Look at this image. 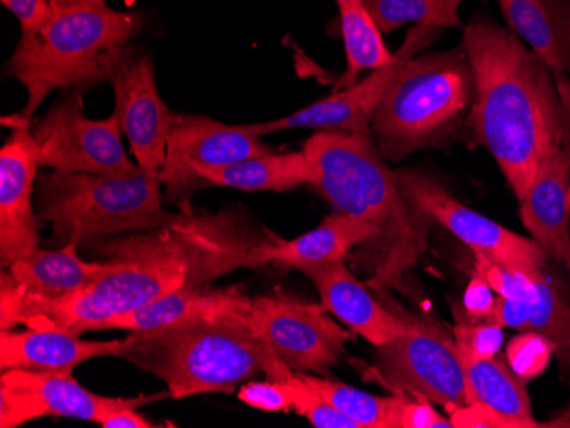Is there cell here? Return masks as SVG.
I'll use <instances>...</instances> for the list:
<instances>
[{"label": "cell", "instance_id": "31", "mask_svg": "<svg viewBox=\"0 0 570 428\" xmlns=\"http://www.w3.org/2000/svg\"><path fill=\"white\" fill-rule=\"evenodd\" d=\"M475 270L494 292L505 299L528 300L537 293L534 271L518 270L475 255ZM538 271V270H537Z\"/></svg>", "mask_w": 570, "mask_h": 428}, {"label": "cell", "instance_id": "20", "mask_svg": "<svg viewBox=\"0 0 570 428\" xmlns=\"http://www.w3.org/2000/svg\"><path fill=\"white\" fill-rule=\"evenodd\" d=\"M458 348L466 376V405L483 415L487 427H540L533 417L524 379L495 357L475 356L461 345Z\"/></svg>", "mask_w": 570, "mask_h": 428}, {"label": "cell", "instance_id": "34", "mask_svg": "<svg viewBox=\"0 0 570 428\" xmlns=\"http://www.w3.org/2000/svg\"><path fill=\"white\" fill-rule=\"evenodd\" d=\"M238 398L239 401L246 402L256 410L284 411V414L294 410L289 388L272 379L245 382L239 386Z\"/></svg>", "mask_w": 570, "mask_h": 428}, {"label": "cell", "instance_id": "38", "mask_svg": "<svg viewBox=\"0 0 570 428\" xmlns=\"http://www.w3.org/2000/svg\"><path fill=\"white\" fill-rule=\"evenodd\" d=\"M99 427L102 428H154L159 425L147 420L146 417L137 411V408H125V410L114 411L101 421Z\"/></svg>", "mask_w": 570, "mask_h": 428}, {"label": "cell", "instance_id": "2", "mask_svg": "<svg viewBox=\"0 0 570 428\" xmlns=\"http://www.w3.org/2000/svg\"><path fill=\"white\" fill-rule=\"evenodd\" d=\"M475 88L466 129L489 149L518 200L570 121V79L556 78L518 34L487 18L463 28Z\"/></svg>", "mask_w": 570, "mask_h": 428}, {"label": "cell", "instance_id": "19", "mask_svg": "<svg viewBox=\"0 0 570 428\" xmlns=\"http://www.w3.org/2000/svg\"><path fill=\"white\" fill-rule=\"evenodd\" d=\"M121 340L88 341L73 331L50 326L24 331H0V369L72 372L99 357H115Z\"/></svg>", "mask_w": 570, "mask_h": 428}, {"label": "cell", "instance_id": "39", "mask_svg": "<svg viewBox=\"0 0 570 428\" xmlns=\"http://www.w3.org/2000/svg\"><path fill=\"white\" fill-rule=\"evenodd\" d=\"M540 427L570 428V405L560 410V414L553 415L549 420L540 421Z\"/></svg>", "mask_w": 570, "mask_h": 428}, {"label": "cell", "instance_id": "7", "mask_svg": "<svg viewBox=\"0 0 570 428\" xmlns=\"http://www.w3.org/2000/svg\"><path fill=\"white\" fill-rule=\"evenodd\" d=\"M161 180L140 169L130 176L51 171L38 175V219L53 226L63 245L161 228L176 213L163 207Z\"/></svg>", "mask_w": 570, "mask_h": 428}, {"label": "cell", "instance_id": "6", "mask_svg": "<svg viewBox=\"0 0 570 428\" xmlns=\"http://www.w3.org/2000/svg\"><path fill=\"white\" fill-rule=\"evenodd\" d=\"M472 63L464 48L410 59L374 113L371 133L381 155L399 162L453 139L472 108Z\"/></svg>", "mask_w": 570, "mask_h": 428}, {"label": "cell", "instance_id": "35", "mask_svg": "<svg viewBox=\"0 0 570 428\" xmlns=\"http://www.w3.org/2000/svg\"><path fill=\"white\" fill-rule=\"evenodd\" d=\"M454 427L451 418L435 411L431 402L425 399L409 398L400 410L396 428H451Z\"/></svg>", "mask_w": 570, "mask_h": 428}, {"label": "cell", "instance_id": "28", "mask_svg": "<svg viewBox=\"0 0 570 428\" xmlns=\"http://www.w3.org/2000/svg\"><path fill=\"white\" fill-rule=\"evenodd\" d=\"M381 33L417 22L419 27L450 30L461 28L460 8L464 0H364Z\"/></svg>", "mask_w": 570, "mask_h": 428}, {"label": "cell", "instance_id": "22", "mask_svg": "<svg viewBox=\"0 0 570 428\" xmlns=\"http://www.w3.org/2000/svg\"><path fill=\"white\" fill-rule=\"evenodd\" d=\"M12 381L24 386L33 392L35 398L43 408L45 417L73 418V420L92 421L101 425V421L125 408H140L149 402L169 396L161 395L139 396V398H110L89 391L85 386L70 376V372H37V370H2Z\"/></svg>", "mask_w": 570, "mask_h": 428}, {"label": "cell", "instance_id": "32", "mask_svg": "<svg viewBox=\"0 0 570 428\" xmlns=\"http://www.w3.org/2000/svg\"><path fill=\"white\" fill-rule=\"evenodd\" d=\"M550 12V38L541 60L550 67L556 78L570 79V0H546Z\"/></svg>", "mask_w": 570, "mask_h": 428}, {"label": "cell", "instance_id": "8", "mask_svg": "<svg viewBox=\"0 0 570 428\" xmlns=\"http://www.w3.org/2000/svg\"><path fill=\"white\" fill-rule=\"evenodd\" d=\"M395 315L405 322L406 331L376 347L373 366L364 377L380 381L393 395L425 399L451 414L464 407L466 376L456 340L428 319L403 311Z\"/></svg>", "mask_w": 570, "mask_h": 428}, {"label": "cell", "instance_id": "24", "mask_svg": "<svg viewBox=\"0 0 570 428\" xmlns=\"http://www.w3.org/2000/svg\"><path fill=\"white\" fill-rule=\"evenodd\" d=\"M204 187H226L243 191H293L309 183L311 168L304 150L287 155H264L235 165L200 172Z\"/></svg>", "mask_w": 570, "mask_h": 428}, {"label": "cell", "instance_id": "37", "mask_svg": "<svg viewBox=\"0 0 570 428\" xmlns=\"http://www.w3.org/2000/svg\"><path fill=\"white\" fill-rule=\"evenodd\" d=\"M18 18L21 31L38 27L48 12L50 0H0Z\"/></svg>", "mask_w": 570, "mask_h": 428}, {"label": "cell", "instance_id": "33", "mask_svg": "<svg viewBox=\"0 0 570 428\" xmlns=\"http://www.w3.org/2000/svg\"><path fill=\"white\" fill-rule=\"evenodd\" d=\"M456 326H454V340L461 347L469 348L479 357H495L504 344V334L501 325L494 321H483L482 319L470 318L463 311V316H458Z\"/></svg>", "mask_w": 570, "mask_h": 428}, {"label": "cell", "instance_id": "23", "mask_svg": "<svg viewBox=\"0 0 570 428\" xmlns=\"http://www.w3.org/2000/svg\"><path fill=\"white\" fill-rule=\"evenodd\" d=\"M373 236V228L333 210L318 228L293 241H278L265 251V263L301 270L309 265L345 261L348 255Z\"/></svg>", "mask_w": 570, "mask_h": 428}, {"label": "cell", "instance_id": "1", "mask_svg": "<svg viewBox=\"0 0 570 428\" xmlns=\"http://www.w3.org/2000/svg\"><path fill=\"white\" fill-rule=\"evenodd\" d=\"M278 236L252 226L229 210L214 216L176 213L171 222L146 235L95 239L82 245L115 263L66 302L48 308L26 328H63L73 334L99 326L179 289L207 286L238 268L264 267Z\"/></svg>", "mask_w": 570, "mask_h": 428}, {"label": "cell", "instance_id": "10", "mask_svg": "<svg viewBox=\"0 0 570 428\" xmlns=\"http://www.w3.org/2000/svg\"><path fill=\"white\" fill-rule=\"evenodd\" d=\"M40 168L60 172L130 176L140 171L121 142L117 115L92 120L85 115L79 92L59 99L31 125Z\"/></svg>", "mask_w": 570, "mask_h": 428}, {"label": "cell", "instance_id": "14", "mask_svg": "<svg viewBox=\"0 0 570 428\" xmlns=\"http://www.w3.org/2000/svg\"><path fill=\"white\" fill-rule=\"evenodd\" d=\"M108 82L115 92V115L137 165L159 178L175 113L159 94L153 59L127 44L115 56Z\"/></svg>", "mask_w": 570, "mask_h": 428}, {"label": "cell", "instance_id": "36", "mask_svg": "<svg viewBox=\"0 0 570 428\" xmlns=\"http://www.w3.org/2000/svg\"><path fill=\"white\" fill-rule=\"evenodd\" d=\"M494 290L485 279L475 275V279L466 287L463 297V311L473 319H487L489 321L495 308Z\"/></svg>", "mask_w": 570, "mask_h": 428}, {"label": "cell", "instance_id": "27", "mask_svg": "<svg viewBox=\"0 0 570 428\" xmlns=\"http://www.w3.org/2000/svg\"><path fill=\"white\" fill-rule=\"evenodd\" d=\"M546 268L534 271L537 293L527 300L524 331H534L552 340L560 362L570 366V299L567 289L547 273Z\"/></svg>", "mask_w": 570, "mask_h": 428}, {"label": "cell", "instance_id": "3", "mask_svg": "<svg viewBox=\"0 0 570 428\" xmlns=\"http://www.w3.org/2000/svg\"><path fill=\"white\" fill-rule=\"evenodd\" d=\"M303 150L311 168L307 185L335 212L373 228V236L348 255L352 270L376 292L406 293V277L428 251L435 222L403 197L373 133L322 130Z\"/></svg>", "mask_w": 570, "mask_h": 428}, {"label": "cell", "instance_id": "26", "mask_svg": "<svg viewBox=\"0 0 570 428\" xmlns=\"http://www.w3.org/2000/svg\"><path fill=\"white\" fill-rule=\"evenodd\" d=\"M306 385L333 408L354 420L358 428H396L400 410L409 396H376L336 382L328 377L299 372Z\"/></svg>", "mask_w": 570, "mask_h": 428}, {"label": "cell", "instance_id": "9", "mask_svg": "<svg viewBox=\"0 0 570 428\" xmlns=\"http://www.w3.org/2000/svg\"><path fill=\"white\" fill-rule=\"evenodd\" d=\"M246 322L256 337L294 372L330 377L345 357L352 338L330 318L323 305L304 302L282 292L252 297Z\"/></svg>", "mask_w": 570, "mask_h": 428}, {"label": "cell", "instance_id": "13", "mask_svg": "<svg viewBox=\"0 0 570 428\" xmlns=\"http://www.w3.org/2000/svg\"><path fill=\"white\" fill-rule=\"evenodd\" d=\"M271 152L274 150L249 133L245 125H226L213 118L175 113L165 165L159 172L166 200L187 210L190 198L205 188L202 171Z\"/></svg>", "mask_w": 570, "mask_h": 428}, {"label": "cell", "instance_id": "4", "mask_svg": "<svg viewBox=\"0 0 570 428\" xmlns=\"http://www.w3.org/2000/svg\"><path fill=\"white\" fill-rule=\"evenodd\" d=\"M137 12L111 9L105 0L50 9L47 18L21 31L8 73L28 92L21 117L33 120L53 91L79 92L108 81L111 62L142 31Z\"/></svg>", "mask_w": 570, "mask_h": 428}, {"label": "cell", "instance_id": "41", "mask_svg": "<svg viewBox=\"0 0 570 428\" xmlns=\"http://www.w3.org/2000/svg\"><path fill=\"white\" fill-rule=\"evenodd\" d=\"M569 209H570V187H569Z\"/></svg>", "mask_w": 570, "mask_h": 428}, {"label": "cell", "instance_id": "15", "mask_svg": "<svg viewBox=\"0 0 570 428\" xmlns=\"http://www.w3.org/2000/svg\"><path fill=\"white\" fill-rule=\"evenodd\" d=\"M438 28L417 27L410 30L405 43L395 53V60L386 67L371 72L370 78L348 86L341 91L333 92L328 98L320 99L309 107L301 108L294 113L277 120L264 121V123L245 125L246 130L253 136L262 137L268 133L282 132L294 129H322L345 130V132H371L374 113L380 108L387 89L399 78L405 63L417 53L419 48L428 44L435 34Z\"/></svg>", "mask_w": 570, "mask_h": 428}, {"label": "cell", "instance_id": "17", "mask_svg": "<svg viewBox=\"0 0 570 428\" xmlns=\"http://www.w3.org/2000/svg\"><path fill=\"white\" fill-rule=\"evenodd\" d=\"M570 121L550 158L520 200V213L531 238L550 258L570 270Z\"/></svg>", "mask_w": 570, "mask_h": 428}, {"label": "cell", "instance_id": "25", "mask_svg": "<svg viewBox=\"0 0 570 428\" xmlns=\"http://www.w3.org/2000/svg\"><path fill=\"white\" fill-rule=\"evenodd\" d=\"M341 14L342 38H344L347 70L336 82L335 91L355 84L362 70H374L392 63L393 56L384 44L383 33L371 16L364 0H335Z\"/></svg>", "mask_w": 570, "mask_h": 428}, {"label": "cell", "instance_id": "21", "mask_svg": "<svg viewBox=\"0 0 570 428\" xmlns=\"http://www.w3.org/2000/svg\"><path fill=\"white\" fill-rule=\"evenodd\" d=\"M252 306V297L242 287L213 289L200 286L194 289H179L168 293L137 311L111 319L99 326L102 330L149 331L190 321L198 318H217L226 315H246Z\"/></svg>", "mask_w": 570, "mask_h": 428}, {"label": "cell", "instance_id": "11", "mask_svg": "<svg viewBox=\"0 0 570 428\" xmlns=\"http://www.w3.org/2000/svg\"><path fill=\"white\" fill-rule=\"evenodd\" d=\"M400 190L410 206L472 249L473 255L523 271L549 265L550 255L533 238L515 235L508 228L464 206L434 176L417 169L396 171Z\"/></svg>", "mask_w": 570, "mask_h": 428}, {"label": "cell", "instance_id": "18", "mask_svg": "<svg viewBox=\"0 0 570 428\" xmlns=\"http://www.w3.org/2000/svg\"><path fill=\"white\" fill-rule=\"evenodd\" d=\"M299 271L315 283L322 305L351 328L352 334L366 338L374 347L390 344L402 337L406 325L371 296L370 287L358 282L344 261L309 265Z\"/></svg>", "mask_w": 570, "mask_h": 428}, {"label": "cell", "instance_id": "16", "mask_svg": "<svg viewBox=\"0 0 570 428\" xmlns=\"http://www.w3.org/2000/svg\"><path fill=\"white\" fill-rule=\"evenodd\" d=\"M11 136L0 150V265L9 268L40 248L38 213L33 195L38 181L37 158L31 125L21 115L4 118Z\"/></svg>", "mask_w": 570, "mask_h": 428}, {"label": "cell", "instance_id": "29", "mask_svg": "<svg viewBox=\"0 0 570 428\" xmlns=\"http://www.w3.org/2000/svg\"><path fill=\"white\" fill-rule=\"evenodd\" d=\"M281 385L287 386L293 396L294 410L306 418L313 427L318 428H358L351 418L333 408L318 392L306 385L299 372L285 377Z\"/></svg>", "mask_w": 570, "mask_h": 428}, {"label": "cell", "instance_id": "5", "mask_svg": "<svg viewBox=\"0 0 570 428\" xmlns=\"http://www.w3.org/2000/svg\"><path fill=\"white\" fill-rule=\"evenodd\" d=\"M246 315L134 331L121 340L115 357L161 379L175 399L207 392L229 395L264 374L265 360L274 354L253 334Z\"/></svg>", "mask_w": 570, "mask_h": 428}, {"label": "cell", "instance_id": "12", "mask_svg": "<svg viewBox=\"0 0 570 428\" xmlns=\"http://www.w3.org/2000/svg\"><path fill=\"white\" fill-rule=\"evenodd\" d=\"M79 239L60 249L38 248L0 275V331L30 325L48 308L66 302L114 270L111 261H86L77 253Z\"/></svg>", "mask_w": 570, "mask_h": 428}, {"label": "cell", "instance_id": "40", "mask_svg": "<svg viewBox=\"0 0 570 428\" xmlns=\"http://www.w3.org/2000/svg\"><path fill=\"white\" fill-rule=\"evenodd\" d=\"M91 2H98V0H50V8H72V6L91 4Z\"/></svg>", "mask_w": 570, "mask_h": 428}, {"label": "cell", "instance_id": "30", "mask_svg": "<svg viewBox=\"0 0 570 428\" xmlns=\"http://www.w3.org/2000/svg\"><path fill=\"white\" fill-rule=\"evenodd\" d=\"M505 354H508L509 367L521 379L530 381L546 372L550 359L556 354V345L543 335L523 331L520 337L512 338Z\"/></svg>", "mask_w": 570, "mask_h": 428}]
</instances>
